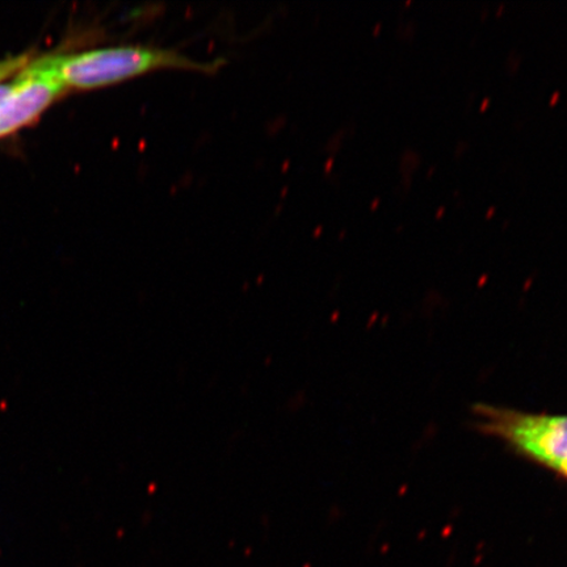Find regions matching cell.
I'll return each instance as SVG.
<instances>
[{"label": "cell", "mask_w": 567, "mask_h": 567, "mask_svg": "<svg viewBox=\"0 0 567 567\" xmlns=\"http://www.w3.org/2000/svg\"><path fill=\"white\" fill-rule=\"evenodd\" d=\"M476 425L507 449L567 481V414L528 413L480 403Z\"/></svg>", "instance_id": "2"}, {"label": "cell", "mask_w": 567, "mask_h": 567, "mask_svg": "<svg viewBox=\"0 0 567 567\" xmlns=\"http://www.w3.org/2000/svg\"><path fill=\"white\" fill-rule=\"evenodd\" d=\"M65 87L91 90L130 81L158 70H186L213 74L223 61L189 59L172 49L145 45H120L69 55L41 59Z\"/></svg>", "instance_id": "1"}, {"label": "cell", "mask_w": 567, "mask_h": 567, "mask_svg": "<svg viewBox=\"0 0 567 567\" xmlns=\"http://www.w3.org/2000/svg\"><path fill=\"white\" fill-rule=\"evenodd\" d=\"M28 65V56L20 55L16 59H10L0 62V82L7 80L13 73H18L19 70L24 69Z\"/></svg>", "instance_id": "4"}, {"label": "cell", "mask_w": 567, "mask_h": 567, "mask_svg": "<svg viewBox=\"0 0 567 567\" xmlns=\"http://www.w3.org/2000/svg\"><path fill=\"white\" fill-rule=\"evenodd\" d=\"M12 89V83L9 84H0V104L3 103L7 95L10 94V91Z\"/></svg>", "instance_id": "5"}, {"label": "cell", "mask_w": 567, "mask_h": 567, "mask_svg": "<svg viewBox=\"0 0 567 567\" xmlns=\"http://www.w3.org/2000/svg\"><path fill=\"white\" fill-rule=\"evenodd\" d=\"M65 90V84L44 62L28 63L12 82L10 94L0 104V137L32 123Z\"/></svg>", "instance_id": "3"}]
</instances>
